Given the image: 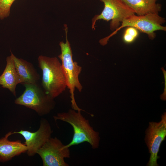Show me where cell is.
<instances>
[{
  "label": "cell",
  "mask_w": 166,
  "mask_h": 166,
  "mask_svg": "<svg viewBox=\"0 0 166 166\" xmlns=\"http://www.w3.org/2000/svg\"><path fill=\"white\" fill-rule=\"evenodd\" d=\"M165 22V18L157 14L150 13L141 16L132 15L123 20L119 27L110 35L101 39L99 42L102 45H106L111 37L126 27H134L141 32L146 34L149 39L153 40L156 36L155 31H166V27L162 25Z\"/></svg>",
  "instance_id": "obj_5"
},
{
  "label": "cell",
  "mask_w": 166,
  "mask_h": 166,
  "mask_svg": "<svg viewBox=\"0 0 166 166\" xmlns=\"http://www.w3.org/2000/svg\"><path fill=\"white\" fill-rule=\"evenodd\" d=\"M69 148L56 137H50L37 152L43 166H69L65 158L70 157Z\"/></svg>",
  "instance_id": "obj_7"
},
{
  "label": "cell",
  "mask_w": 166,
  "mask_h": 166,
  "mask_svg": "<svg viewBox=\"0 0 166 166\" xmlns=\"http://www.w3.org/2000/svg\"></svg>",
  "instance_id": "obj_17"
},
{
  "label": "cell",
  "mask_w": 166,
  "mask_h": 166,
  "mask_svg": "<svg viewBox=\"0 0 166 166\" xmlns=\"http://www.w3.org/2000/svg\"><path fill=\"white\" fill-rule=\"evenodd\" d=\"M128 6L133 9L138 16L150 13H159L162 5L156 2L157 0H122Z\"/></svg>",
  "instance_id": "obj_13"
},
{
  "label": "cell",
  "mask_w": 166,
  "mask_h": 166,
  "mask_svg": "<svg viewBox=\"0 0 166 166\" xmlns=\"http://www.w3.org/2000/svg\"><path fill=\"white\" fill-rule=\"evenodd\" d=\"M6 58V65L2 74L0 76V85L4 88L9 89L14 96H16L17 85L22 84L21 79L15 69L13 54Z\"/></svg>",
  "instance_id": "obj_11"
},
{
  "label": "cell",
  "mask_w": 166,
  "mask_h": 166,
  "mask_svg": "<svg viewBox=\"0 0 166 166\" xmlns=\"http://www.w3.org/2000/svg\"><path fill=\"white\" fill-rule=\"evenodd\" d=\"M138 34V31L136 29L129 27L125 31L123 37V40L127 43H131L136 38Z\"/></svg>",
  "instance_id": "obj_15"
},
{
  "label": "cell",
  "mask_w": 166,
  "mask_h": 166,
  "mask_svg": "<svg viewBox=\"0 0 166 166\" xmlns=\"http://www.w3.org/2000/svg\"><path fill=\"white\" fill-rule=\"evenodd\" d=\"M145 140L150 154L148 166H158L157 160L159 158L158 156L162 142L166 136V113L162 115L161 120L159 122L149 123L148 128L145 131Z\"/></svg>",
  "instance_id": "obj_8"
},
{
  "label": "cell",
  "mask_w": 166,
  "mask_h": 166,
  "mask_svg": "<svg viewBox=\"0 0 166 166\" xmlns=\"http://www.w3.org/2000/svg\"><path fill=\"white\" fill-rule=\"evenodd\" d=\"M38 60V67L42 72V86L46 93L54 99L67 87L61 64L56 57L41 55Z\"/></svg>",
  "instance_id": "obj_2"
},
{
  "label": "cell",
  "mask_w": 166,
  "mask_h": 166,
  "mask_svg": "<svg viewBox=\"0 0 166 166\" xmlns=\"http://www.w3.org/2000/svg\"><path fill=\"white\" fill-rule=\"evenodd\" d=\"M16 0H0V20H3L9 16L11 7Z\"/></svg>",
  "instance_id": "obj_14"
},
{
  "label": "cell",
  "mask_w": 166,
  "mask_h": 166,
  "mask_svg": "<svg viewBox=\"0 0 166 166\" xmlns=\"http://www.w3.org/2000/svg\"><path fill=\"white\" fill-rule=\"evenodd\" d=\"M81 111L69 109L67 112L58 113L53 117L55 121L60 120L68 123L72 127L73 134L72 140L65 145L69 148L74 145L87 142L93 149L98 148L100 137L99 133L95 131L89 121L82 115Z\"/></svg>",
  "instance_id": "obj_1"
},
{
  "label": "cell",
  "mask_w": 166,
  "mask_h": 166,
  "mask_svg": "<svg viewBox=\"0 0 166 166\" xmlns=\"http://www.w3.org/2000/svg\"><path fill=\"white\" fill-rule=\"evenodd\" d=\"M52 132L49 121L45 118H42L39 128L36 131L32 132L21 130L19 132H13V133L20 134L24 137L25 140L24 143L27 148V153L31 156L37 154V151L51 137Z\"/></svg>",
  "instance_id": "obj_9"
},
{
  "label": "cell",
  "mask_w": 166,
  "mask_h": 166,
  "mask_svg": "<svg viewBox=\"0 0 166 166\" xmlns=\"http://www.w3.org/2000/svg\"><path fill=\"white\" fill-rule=\"evenodd\" d=\"M25 90L15 100L16 104L24 106L35 111L40 116L49 113L55 105L54 98L39 83L24 84Z\"/></svg>",
  "instance_id": "obj_4"
},
{
  "label": "cell",
  "mask_w": 166,
  "mask_h": 166,
  "mask_svg": "<svg viewBox=\"0 0 166 166\" xmlns=\"http://www.w3.org/2000/svg\"><path fill=\"white\" fill-rule=\"evenodd\" d=\"M79 0V1H80V0Z\"/></svg>",
  "instance_id": "obj_16"
},
{
  "label": "cell",
  "mask_w": 166,
  "mask_h": 166,
  "mask_svg": "<svg viewBox=\"0 0 166 166\" xmlns=\"http://www.w3.org/2000/svg\"><path fill=\"white\" fill-rule=\"evenodd\" d=\"M66 36V42H60L59 43L61 53L58 56L61 61L62 69L66 80L67 87L69 89L72 107L76 111H83L77 105L74 97V91L76 88L79 92H81L83 87L79 79L82 67L73 59V54L70 44L68 39V27L64 25Z\"/></svg>",
  "instance_id": "obj_3"
},
{
  "label": "cell",
  "mask_w": 166,
  "mask_h": 166,
  "mask_svg": "<svg viewBox=\"0 0 166 166\" xmlns=\"http://www.w3.org/2000/svg\"><path fill=\"white\" fill-rule=\"evenodd\" d=\"M103 3L104 8L100 14L95 15L92 19V29H95L97 22L103 20H111L110 29L114 31L120 26L122 21L127 17L135 14V11L122 0H99Z\"/></svg>",
  "instance_id": "obj_6"
},
{
  "label": "cell",
  "mask_w": 166,
  "mask_h": 166,
  "mask_svg": "<svg viewBox=\"0 0 166 166\" xmlns=\"http://www.w3.org/2000/svg\"><path fill=\"white\" fill-rule=\"evenodd\" d=\"M13 59L16 71L22 82L24 84L38 83L40 75L31 63L13 54Z\"/></svg>",
  "instance_id": "obj_12"
},
{
  "label": "cell",
  "mask_w": 166,
  "mask_h": 166,
  "mask_svg": "<svg viewBox=\"0 0 166 166\" xmlns=\"http://www.w3.org/2000/svg\"><path fill=\"white\" fill-rule=\"evenodd\" d=\"M13 134L12 131L7 133L0 139V162L4 163L14 157L26 152L27 147L21 141H10L9 137Z\"/></svg>",
  "instance_id": "obj_10"
}]
</instances>
